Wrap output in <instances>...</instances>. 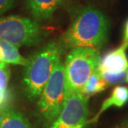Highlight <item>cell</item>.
I'll return each instance as SVG.
<instances>
[{"mask_svg": "<svg viewBox=\"0 0 128 128\" xmlns=\"http://www.w3.org/2000/svg\"><path fill=\"white\" fill-rule=\"evenodd\" d=\"M108 20L101 10L86 6L78 9L60 44L63 51L86 47L99 50L107 40Z\"/></svg>", "mask_w": 128, "mask_h": 128, "instance_id": "6da1fadb", "label": "cell"}, {"mask_svg": "<svg viewBox=\"0 0 128 128\" xmlns=\"http://www.w3.org/2000/svg\"><path fill=\"white\" fill-rule=\"evenodd\" d=\"M62 52L60 42H50L28 58L22 84L25 94L30 101H34L40 96L56 64L61 60Z\"/></svg>", "mask_w": 128, "mask_h": 128, "instance_id": "7a4b0ae2", "label": "cell"}, {"mask_svg": "<svg viewBox=\"0 0 128 128\" xmlns=\"http://www.w3.org/2000/svg\"><path fill=\"white\" fill-rule=\"evenodd\" d=\"M99 51L92 48L79 47L71 49L66 58V97L73 92H81L96 70L100 62Z\"/></svg>", "mask_w": 128, "mask_h": 128, "instance_id": "3957f363", "label": "cell"}, {"mask_svg": "<svg viewBox=\"0 0 128 128\" xmlns=\"http://www.w3.org/2000/svg\"><path fill=\"white\" fill-rule=\"evenodd\" d=\"M66 75L64 64H56L50 78L38 102V112L45 123L50 126L62 112L66 102Z\"/></svg>", "mask_w": 128, "mask_h": 128, "instance_id": "277c9868", "label": "cell"}, {"mask_svg": "<svg viewBox=\"0 0 128 128\" xmlns=\"http://www.w3.org/2000/svg\"><path fill=\"white\" fill-rule=\"evenodd\" d=\"M44 35L39 22L35 20L15 15L0 18V40L18 48L37 45Z\"/></svg>", "mask_w": 128, "mask_h": 128, "instance_id": "5b68a950", "label": "cell"}, {"mask_svg": "<svg viewBox=\"0 0 128 128\" xmlns=\"http://www.w3.org/2000/svg\"><path fill=\"white\" fill-rule=\"evenodd\" d=\"M88 116V98L81 92H73L66 96L62 112L48 128H83Z\"/></svg>", "mask_w": 128, "mask_h": 128, "instance_id": "8992f818", "label": "cell"}, {"mask_svg": "<svg viewBox=\"0 0 128 128\" xmlns=\"http://www.w3.org/2000/svg\"><path fill=\"white\" fill-rule=\"evenodd\" d=\"M128 42H123L122 46L113 51L107 52L101 59L97 70L101 74H121L128 71V58L126 49Z\"/></svg>", "mask_w": 128, "mask_h": 128, "instance_id": "52a82bcc", "label": "cell"}, {"mask_svg": "<svg viewBox=\"0 0 128 128\" xmlns=\"http://www.w3.org/2000/svg\"><path fill=\"white\" fill-rule=\"evenodd\" d=\"M66 0H26L27 8L35 21H48Z\"/></svg>", "mask_w": 128, "mask_h": 128, "instance_id": "ba28073f", "label": "cell"}, {"mask_svg": "<svg viewBox=\"0 0 128 128\" xmlns=\"http://www.w3.org/2000/svg\"><path fill=\"white\" fill-rule=\"evenodd\" d=\"M128 102V88L125 86H116L112 90L111 96L106 98L102 103L100 111L97 112L96 116L92 120V122H96L102 112L110 108L112 106L122 107Z\"/></svg>", "mask_w": 128, "mask_h": 128, "instance_id": "9c48e42d", "label": "cell"}, {"mask_svg": "<svg viewBox=\"0 0 128 128\" xmlns=\"http://www.w3.org/2000/svg\"><path fill=\"white\" fill-rule=\"evenodd\" d=\"M0 128H31V126L19 112L6 109L0 113Z\"/></svg>", "mask_w": 128, "mask_h": 128, "instance_id": "30bf717a", "label": "cell"}, {"mask_svg": "<svg viewBox=\"0 0 128 128\" xmlns=\"http://www.w3.org/2000/svg\"><path fill=\"white\" fill-rule=\"evenodd\" d=\"M0 48L2 51V62L8 64H15L25 66L28 59L24 58L18 52V48L10 42L0 40Z\"/></svg>", "mask_w": 128, "mask_h": 128, "instance_id": "8fae6325", "label": "cell"}, {"mask_svg": "<svg viewBox=\"0 0 128 128\" xmlns=\"http://www.w3.org/2000/svg\"><path fill=\"white\" fill-rule=\"evenodd\" d=\"M107 86H108V83L105 81V79L102 78L101 73L96 68V70L92 74V76L86 81L85 85L81 90V92L89 98L91 96L103 92L105 89H106Z\"/></svg>", "mask_w": 128, "mask_h": 128, "instance_id": "7c38bea8", "label": "cell"}, {"mask_svg": "<svg viewBox=\"0 0 128 128\" xmlns=\"http://www.w3.org/2000/svg\"><path fill=\"white\" fill-rule=\"evenodd\" d=\"M10 73L11 71L9 64L4 62H0V92L8 93Z\"/></svg>", "mask_w": 128, "mask_h": 128, "instance_id": "4fadbf2b", "label": "cell"}, {"mask_svg": "<svg viewBox=\"0 0 128 128\" xmlns=\"http://www.w3.org/2000/svg\"><path fill=\"white\" fill-rule=\"evenodd\" d=\"M126 73H121V74H108V73H103L101 74L102 78L105 79V81L109 84H115L123 82L126 76Z\"/></svg>", "mask_w": 128, "mask_h": 128, "instance_id": "5bb4252c", "label": "cell"}, {"mask_svg": "<svg viewBox=\"0 0 128 128\" xmlns=\"http://www.w3.org/2000/svg\"><path fill=\"white\" fill-rule=\"evenodd\" d=\"M15 0H0V17L11 8Z\"/></svg>", "mask_w": 128, "mask_h": 128, "instance_id": "9a60e30c", "label": "cell"}, {"mask_svg": "<svg viewBox=\"0 0 128 128\" xmlns=\"http://www.w3.org/2000/svg\"><path fill=\"white\" fill-rule=\"evenodd\" d=\"M123 42H128V18L124 24L123 31Z\"/></svg>", "mask_w": 128, "mask_h": 128, "instance_id": "2e32d148", "label": "cell"}, {"mask_svg": "<svg viewBox=\"0 0 128 128\" xmlns=\"http://www.w3.org/2000/svg\"><path fill=\"white\" fill-rule=\"evenodd\" d=\"M8 93L0 92V107L5 103V102H6V100L8 98Z\"/></svg>", "mask_w": 128, "mask_h": 128, "instance_id": "e0dca14e", "label": "cell"}, {"mask_svg": "<svg viewBox=\"0 0 128 128\" xmlns=\"http://www.w3.org/2000/svg\"><path fill=\"white\" fill-rule=\"evenodd\" d=\"M0 62H2V51L0 48Z\"/></svg>", "mask_w": 128, "mask_h": 128, "instance_id": "ac0fdd59", "label": "cell"}, {"mask_svg": "<svg viewBox=\"0 0 128 128\" xmlns=\"http://www.w3.org/2000/svg\"><path fill=\"white\" fill-rule=\"evenodd\" d=\"M125 81L126 82L128 83V71L126 72V76H125Z\"/></svg>", "mask_w": 128, "mask_h": 128, "instance_id": "d6986e66", "label": "cell"}, {"mask_svg": "<svg viewBox=\"0 0 128 128\" xmlns=\"http://www.w3.org/2000/svg\"><path fill=\"white\" fill-rule=\"evenodd\" d=\"M119 128H128V122L125 125H123V126H122V127H119Z\"/></svg>", "mask_w": 128, "mask_h": 128, "instance_id": "ffe728a7", "label": "cell"}]
</instances>
